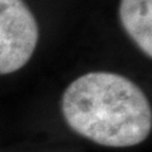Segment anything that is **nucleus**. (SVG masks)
Masks as SVG:
<instances>
[{"instance_id":"f257e3e1","label":"nucleus","mask_w":152,"mask_h":152,"mask_svg":"<svg viewBox=\"0 0 152 152\" xmlns=\"http://www.w3.org/2000/svg\"><path fill=\"white\" fill-rule=\"evenodd\" d=\"M62 114L76 133L108 147L140 145L152 128L145 93L113 72H89L74 80L64 93Z\"/></svg>"},{"instance_id":"f03ea898","label":"nucleus","mask_w":152,"mask_h":152,"mask_svg":"<svg viewBox=\"0 0 152 152\" xmlns=\"http://www.w3.org/2000/svg\"><path fill=\"white\" fill-rule=\"evenodd\" d=\"M38 43V26L23 0H0V75L20 70Z\"/></svg>"},{"instance_id":"7ed1b4c3","label":"nucleus","mask_w":152,"mask_h":152,"mask_svg":"<svg viewBox=\"0 0 152 152\" xmlns=\"http://www.w3.org/2000/svg\"><path fill=\"white\" fill-rule=\"evenodd\" d=\"M119 18L124 31L141 51L152 56V0H121Z\"/></svg>"}]
</instances>
